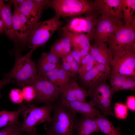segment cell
<instances>
[{
    "label": "cell",
    "mask_w": 135,
    "mask_h": 135,
    "mask_svg": "<svg viewBox=\"0 0 135 135\" xmlns=\"http://www.w3.org/2000/svg\"><path fill=\"white\" fill-rule=\"evenodd\" d=\"M54 114L46 133L52 135H73L78 123L76 114L62 105L60 101L54 103Z\"/></svg>",
    "instance_id": "6da1fadb"
},
{
    "label": "cell",
    "mask_w": 135,
    "mask_h": 135,
    "mask_svg": "<svg viewBox=\"0 0 135 135\" xmlns=\"http://www.w3.org/2000/svg\"><path fill=\"white\" fill-rule=\"evenodd\" d=\"M35 50L32 48L24 56L17 50L15 53L14 66L8 73L5 74V78L14 79L20 87L30 86L39 76L35 64L31 59L32 53Z\"/></svg>",
    "instance_id": "7a4b0ae2"
},
{
    "label": "cell",
    "mask_w": 135,
    "mask_h": 135,
    "mask_svg": "<svg viewBox=\"0 0 135 135\" xmlns=\"http://www.w3.org/2000/svg\"><path fill=\"white\" fill-rule=\"evenodd\" d=\"M30 104L26 106L21 113L24 121L20 129L22 132L26 134L36 133V126L45 122H50L52 118L51 114L53 110V103H46L40 107Z\"/></svg>",
    "instance_id": "3957f363"
},
{
    "label": "cell",
    "mask_w": 135,
    "mask_h": 135,
    "mask_svg": "<svg viewBox=\"0 0 135 135\" xmlns=\"http://www.w3.org/2000/svg\"><path fill=\"white\" fill-rule=\"evenodd\" d=\"M63 24L55 16L44 21L39 20L34 26L28 38L26 43L28 46L36 49L44 46Z\"/></svg>",
    "instance_id": "277c9868"
},
{
    "label": "cell",
    "mask_w": 135,
    "mask_h": 135,
    "mask_svg": "<svg viewBox=\"0 0 135 135\" xmlns=\"http://www.w3.org/2000/svg\"><path fill=\"white\" fill-rule=\"evenodd\" d=\"M89 103L100 109L104 116H114L111 107L112 100L114 93L111 86L104 80L88 86Z\"/></svg>",
    "instance_id": "5b68a950"
},
{
    "label": "cell",
    "mask_w": 135,
    "mask_h": 135,
    "mask_svg": "<svg viewBox=\"0 0 135 135\" xmlns=\"http://www.w3.org/2000/svg\"><path fill=\"white\" fill-rule=\"evenodd\" d=\"M110 74L135 76V42L112 55Z\"/></svg>",
    "instance_id": "8992f818"
},
{
    "label": "cell",
    "mask_w": 135,
    "mask_h": 135,
    "mask_svg": "<svg viewBox=\"0 0 135 135\" xmlns=\"http://www.w3.org/2000/svg\"><path fill=\"white\" fill-rule=\"evenodd\" d=\"M50 7L54 10L55 16L59 18L80 16L96 10L94 1L87 0H54Z\"/></svg>",
    "instance_id": "52a82bcc"
},
{
    "label": "cell",
    "mask_w": 135,
    "mask_h": 135,
    "mask_svg": "<svg viewBox=\"0 0 135 135\" xmlns=\"http://www.w3.org/2000/svg\"><path fill=\"white\" fill-rule=\"evenodd\" d=\"M80 16L70 18L65 25L60 29L62 33L68 32L84 33L93 39L96 26L100 14L94 10Z\"/></svg>",
    "instance_id": "ba28073f"
},
{
    "label": "cell",
    "mask_w": 135,
    "mask_h": 135,
    "mask_svg": "<svg viewBox=\"0 0 135 135\" xmlns=\"http://www.w3.org/2000/svg\"><path fill=\"white\" fill-rule=\"evenodd\" d=\"M30 86H32L36 91L34 101L36 103H53L59 99L60 89L39 76Z\"/></svg>",
    "instance_id": "9c48e42d"
},
{
    "label": "cell",
    "mask_w": 135,
    "mask_h": 135,
    "mask_svg": "<svg viewBox=\"0 0 135 135\" xmlns=\"http://www.w3.org/2000/svg\"><path fill=\"white\" fill-rule=\"evenodd\" d=\"M135 42V28L123 25L108 38L106 43L112 55Z\"/></svg>",
    "instance_id": "30bf717a"
},
{
    "label": "cell",
    "mask_w": 135,
    "mask_h": 135,
    "mask_svg": "<svg viewBox=\"0 0 135 135\" xmlns=\"http://www.w3.org/2000/svg\"><path fill=\"white\" fill-rule=\"evenodd\" d=\"M123 25L120 20L100 14L94 32V45L106 43L109 37Z\"/></svg>",
    "instance_id": "8fae6325"
},
{
    "label": "cell",
    "mask_w": 135,
    "mask_h": 135,
    "mask_svg": "<svg viewBox=\"0 0 135 135\" xmlns=\"http://www.w3.org/2000/svg\"><path fill=\"white\" fill-rule=\"evenodd\" d=\"M94 2L100 14L120 20L123 18L122 0H96Z\"/></svg>",
    "instance_id": "7c38bea8"
},
{
    "label": "cell",
    "mask_w": 135,
    "mask_h": 135,
    "mask_svg": "<svg viewBox=\"0 0 135 135\" xmlns=\"http://www.w3.org/2000/svg\"><path fill=\"white\" fill-rule=\"evenodd\" d=\"M110 74V67L96 62L90 70L81 78L84 84L89 86L107 80Z\"/></svg>",
    "instance_id": "4fadbf2b"
},
{
    "label": "cell",
    "mask_w": 135,
    "mask_h": 135,
    "mask_svg": "<svg viewBox=\"0 0 135 135\" xmlns=\"http://www.w3.org/2000/svg\"><path fill=\"white\" fill-rule=\"evenodd\" d=\"M88 96L87 91L76 81L72 80L61 90L59 99L68 102H86Z\"/></svg>",
    "instance_id": "5bb4252c"
},
{
    "label": "cell",
    "mask_w": 135,
    "mask_h": 135,
    "mask_svg": "<svg viewBox=\"0 0 135 135\" xmlns=\"http://www.w3.org/2000/svg\"><path fill=\"white\" fill-rule=\"evenodd\" d=\"M16 5L20 11L33 25L39 20L44 9L35 3L33 0H24Z\"/></svg>",
    "instance_id": "9a60e30c"
},
{
    "label": "cell",
    "mask_w": 135,
    "mask_h": 135,
    "mask_svg": "<svg viewBox=\"0 0 135 135\" xmlns=\"http://www.w3.org/2000/svg\"><path fill=\"white\" fill-rule=\"evenodd\" d=\"M60 100L62 105L76 114H79L86 116L94 118L100 114L99 110L86 101L68 102L62 100Z\"/></svg>",
    "instance_id": "2e32d148"
},
{
    "label": "cell",
    "mask_w": 135,
    "mask_h": 135,
    "mask_svg": "<svg viewBox=\"0 0 135 135\" xmlns=\"http://www.w3.org/2000/svg\"><path fill=\"white\" fill-rule=\"evenodd\" d=\"M12 3L8 4L4 0L0 10V15L2 22L4 33L18 45V40L14 30L12 21V14L11 10Z\"/></svg>",
    "instance_id": "e0dca14e"
},
{
    "label": "cell",
    "mask_w": 135,
    "mask_h": 135,
    "mask_svg": "<svg viewBox=\"0 0 135 135\" xmlns=\"http://www.w3.org/2000/svg\"><path fill=\"white\" fill-rule=\"evenodd\" d=\"M89 53L96 62L110 67L112 56L106 43L91 46Z\"/></svg>",
    "instance_id": "ac0fdd59"
},
{
    "label": "cell",
    "mask_w": 135,
    "mask_h": 135,
    "mask_svg": "<svg viewBox=\"0 0 135 135\" xmlns=\"http://www.w3.org/2000/svg\"><path fill=\"white\" fill-rule=\"evenodd\" d=\"M76 131V135H90L93 132H100L96 117L82 116L78 120Z\"/></svg>",
    "instance_id": "d6986e66"
},
{
    "label": "cell",
    "mask_w": 135,
    "mask_h": 135,
    "mask_svg": "<svg viewBox=\"0 0 135 135\" xmlns=\"http://www.w3.org/2000/svg\"><path fill=\"white\" fill-rule=\"evenodd\" d=\"M62 37L51 46L50 52L59 58L70 53L72 47L70 38L66 33H62Z\"/></svg>",
    "instance_id": "ffe728a7"
},
{
    "label": "cell",
    "mask_w": 135,
    "mask_h": 135,
    "mask_svg": "<svg viewBox=\"0 0 135 135\" xmlns=\"http://www.w3.org/2000/svg\"><path fill=\"white\" fill-rule=\"evenodd\" d=\"M69 37L72 46L79 49L86 50L89 52L91 45L90 42L92 39L88 35L84 33L65 32Z\"/></svg>",
    "instance_id": "44dd1931"
},
{
    "label": "cell",
    "mask_w": 135,
    "mask_h": 135,
    "mask_svg": "<svg viewBox=\"0 0 135 135\" xmlns=\"http://www.w3.org/2000/svg\"><path fill=\"white\" fill-rule=\"evenodd\" d=\"M99 132L107 135H121L120 127H115L104 115L100 114L96 117Z\"/></svg>",
    "instance_id": "7402d4cb"
},
{
    "label": "cell",
    "mask_w": 135,
    "mask_h": 135,
    "mask_svg": "<svg viewBox=\"0 0 135 135\" xmlns=\"http://www.w3.org/2000/svg\"><path fill=\"white\" fill-rule=\"evenodd\" d=\"M122 13L125 25L135 28V17L134 13L135 10V0H122Z\"/></svg>",
    "instance_id": "603a6c76"
},
{
    "label": "cell",
    "mask_w": 135,
    "mask_h": 135,
    "mask_svg": "<svg viewBox=\"0 0 135 135\" xmlns=\"http://www.w3.org/2000/svg\"><path fill=\"white\" fill-rule=\"evenodd\" d=\"M26 106H23L14 111L4 110L0 111V128L19 122L20 115Z\"/></svg>",
    "instance_id": "cb8c5ba5"
},
{
    "label": "cell",
    "mask_w": 135,
    "mask_h": 135,
    "mask_svg": "<svg viewBox=\"0 0 135 135\" xmlns=\"http://www.w3.org/2000/svg\"><path fill=\"white\" fill-rule=\"evenodd\" d=\"M14 10L12 14L13 25L15 34L18 40L23 45L26 43L25 42L23 35L22 28L20 21V11L17 6L14 4Z\"/></svg>",
    "instance_id": "d4e9b609"
},
{
    "label": "cell",
    "mask_w": 135,
    "mask_h": 135,
    "mask_svg": "<svg viewBox=\"0 0 135 135\" xmlns=\"http://www.w3.org/2000/svg\"><path fill=\"white\" fill-rule=\"evenodd\" d=\"M96 63L93 57L90 53L83 58L80 64L78 74L80 78H82L92 69Z\"/></svg>",
    "instance_id": "484cf974"
},
{
    "label": "cell",
    "mask_w": 135,
    "mask_h": 135,
    "mask_svg": "<svg viewBox=\"0 0 135 135\" xmlns=\"http://www.w3.org/2000/svg\"><path fill=\"white\" fill-rule=\"evenodd\" d=\"M130 76L124 75H114L110 74L108 78L109 80L110 86L114 92L121 91L122 86Z\"/></svg>",
    "instance_id": "4316f807"
},
{
    "label": "cell",
    "mask_w": 135,
    "mask_h": 135,
    "mask_svg": "<svg viewBox=\"0 0 135 135\" xmlns=\"http://www.w3.org/2000/svg\"><path fill=\"white\" fill-rule=\"evenodd\" d=\"M69 72L62 69L61 67L58 69L57 78V86L61 90L72 80Z\"/></svg>",
    "instance_id": "83f0119b"
},
{
    "label": "cell",
    "mask_w": 135,
    "mask_h": 135,
    "mask_svg": "<svg viewBox=\"0 0 135 135\" xmlns=\"http://www.w3.org/2000/svg\"><path fill=\"white\" fill-rule=\"evenodd\" d=\"M61 65L50 63L39 59L36 68L38 74L41 76L46 72L60 67Z\"/></svg>",
    "instance_id": "f1b7e54d"
},
{
    "label": "cell",
    "mask_w": 135,
    "mask_h": 135,
    "mask_svg": "<svg viewBox=\"0 0 135 135\" xmlns=\"http://www.w3.org/2000/svg\"><path fill=\"white\" fill-rule=\"evenodd\" d=\"M20 122L13 124L0 130V135H24Z\"/></svg>",
    "instance_id": "f546056e"
},
{
    "label": "cell",
    "mask_w": 135,
    "mask_h": 135,
    "mask_svg": "<svg viewBox=\"0 0 135 135\" xmlns=\"http://www.w3.org/2000/svg\"><path fill=\"white\" fill-rule=\"evenodd\" d=\"M114 116L120 119L126 118L128 115V108L124 104L119 103L115 104L114 106Z\"/></svg>",
    "instance_id": "4dcf8cb0"
},
{
    "label": "cell",
    "mask_w": 135,
    "mask_h": 135,
    "mask_svg": "<svg viewBox=\"0 0 135 135\" xmlns=\"http://www.w3.org/2000/svg\"><path fill=\"white\" fill-rule=\"evenodd\" d=\"M22 92L24 100L27 102H31L35 98L36 91L32 86L28 85L24 86Z\"/></svg>",
    "instance_id": "1f68e13d"
},
{
    "label": "cell",
    "mask_w": 135,
    "mask_h": 135,
    "mask_svg": "<svg viewBox=\"0 0 135 135\" xmlns=\"http://www.w3.org/2000/svg\"><path fill=\"white\" fill-rule=\"evenodd\" d=\"M39 60L51 64L61 65L60 58L50 52H43Z\"/></svg>",
    "instance_id": "d6a6232c"
},
{
    "label": "cell",
    "mask_w": 135,
    "mask_h": 135,
    "mask_svg": "<svg viewBox=\"0 0 135 135\" xmlns=\"http://www.w3.org/2000/svg\"><path fill=\"white\" fill-rule=\"evenodd\" d=\"M9 96L11 101L15 104H20L24 100L22 91L19 89L15 88L11 90Z\"/></svg>",
    "instance_id": "836d02e7"
},
{
    "label": "cell",
    "mask_w": 135,
    "mask_h": 135,
    "mask_svg": "<svg viewBox=\"0 0 135 135\" xmlns=\"http://www.w3.org/2000/svg\"><path fill=\"white\" fill-rule=\"evenodd\" d=\"M59 68H55L50 72H46L44 74L40 77L43 78L57 86V78L58 69Z\"/></svg>",
    "instance_id": "e575fe53"
},
{
    "label": "cell",
    "mask_w": 135,
    "mask_h": 135,
    "mask_svg": "<svg viewBox=\"0 0 135 135\" xmlns=\"http://www.w3.org/2000/svg\"><path fill=\"white\" fill-rule=\"evenodd\" d=\"M135 90V76H130L126 80L121 90H130L134 91Z\"/></svg>",
    "instance_id": "d590c367"
},
{
    "label": "cell",
    "mask_w": 135,
    "mask_h": 135,
    "mask_svg": "<svg viewBox=\"0 0 135 135\" xmlns=\"http://www.w3.org/2000/svg\"><path fill=\"white\" fill-rule=\"evenodd\" d=\"M126 106L130 110L135 111V97L132 95L128 96L126 101Z\"/></svg>",
    "instance_id": "8d00e7d4"
},
{
    "label": "cell",
    "mask_w": 135,
    "mask_h": 135,
    "mask_svg": "<svg viewBox=\"0 0 135 135\" xmlns=\"http://www.w3.org/2000/svg\"><path fill=\"white\" fill-rule=\"evenodd\" d=\"M70 74L71 76L75 77L78 72L80 68L79 64L74 60L70 64Z\"/></svg>",
    "instance_id": "74e56055"
},
{
    "label": "cell",
    "mask_w": 135,
    "mask_h": 135,
    "mask_svg": "<svg viewBox=\"0 0 135 135\" xmlns=\"http://www.w3.org/2000/svg\"><path fill=\"white\" fill-rule=\"evenodd\" d=\"M70 53L74 60L80 65L82 58L79 49L73 48V49L71 50Z\"/></svg>",
    "instance_id": "f35d334b"
},
{
    "label": "cell",
    "mask_w": 135,
    "mask_h": 135,
    "mask_svg": "<svg viewBox=\"0 0 135 135\" xmlns=\"http://www.w3.org/2000/svg\"><path fill=\"white\" fill-rule=\"evenodd\" d=\"M34 2L43 9L50 7L52 0H33Z\"/></svg>",
    "instance_id": "ab89813d"
},
{
    "label": "cell",
    "mask_w": 135,
    "mask_h": 135,
    "mask_svg": "<svg viewBox=\"0 0 135 135\" xmlns=\"http://www.w3.org/2000/svg\"><path fill=\"white\" fill-rule=\"evenodd\" d=\"M62 62H65L70 64L74 60L70 52L67 55L61 58Z\"/></svg>",
    "instance_id": "60d3db41"
},
{
    "label": "cell",
    "mask_w": 135,
    "mask_h": 135,
    "mask_svg": "<svg viewBox=\"0 0 135 135\" xmlns=\"http://www.w3.org/2000/svg\"><path fill=\"white\" fill-rule=\"evenodd\" d=\"M61 68L70 74V64L66 62H62V63L61 64Z\"/></svg>",
    "instance_id": "b9f144b4"
},
{
    "label": "cell",
    "mask_w": 135,
    "mask_h": 135,
    "mask_svg": "<svg viewBox=\"0 0 135 135\" xmlns=\"http://www.w3.org/2000/svg\"><path fill=\"white\" fill-rule=\"evenodd\" d=\"M12 79L4 78L2 80H0V92L2 88L4 86L10 82ZM1 97V94L0 93V98Z\"/></svg>",
    "instance_id": "7bdbcfd3"
},
{
    "label": "cell",
    "mask_w": 135,
    "mask_h": 135,
    "mask_svg": "<svg viewBox=\"0 0 135 135\" xmlns=\"http://www.w3.org/2000/svg\"><path fill=\"white\" fill-rule=\"evenodd\" d=\"M3 1L4 0H0V34L4 33L3 24L0 15V10Z\"/></svg>",
    "instance_id": "ee69618b"
},
{
    "label": "cell",
    "mask_w": 135,
    "mask_h": 135,
    "mask_svg": "<svg viewBox=\"0 0 135 135\" xmlns=\"http://www.w3.org/2000/svg\"><path fill=\"white\" fill-rule=\"evenodd\" d=\"M23 0H10V2L12 3H13L14 4H16V5H17L20 4Z\"/></svg>",
    "instance_id": "f6af8a7d"
},
{
    "label": "cell",
    "mask_w": 135,
    "mask_h": 135,
    "mask_svg": "<svg viewBox=\"0 0 135 135\" xmlns=\"http://www.w3.org/2000/svg\"><path fill=\"white\" fill-rule=\"evenodd\" d=\"M26 135H38L36 133H32V134H26Z\"/></svg>",
    "instance_id": "bcb514c9"
},
{
    "label": "cell",
    "mask_w": 135,
    "mask_h": 135,
    "mask_svg": "<svg viewBox=\"0 0 135 135\" xmlns=\"http://www.w3.org/2000/svg\"><path fill=\"white\" fill-rule=\"evenodd\" d=\"M38 135H40L38 134ZM45 135H51V134H50L46 133V134Z\"/></svg>",
    "instance_id": "7dc6e473"
}]
</instances>
